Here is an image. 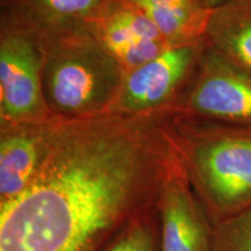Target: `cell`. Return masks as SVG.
Here are the masks:
<instances>
[{
  "label": "cell",
  "instance_id": "1",
  "mask_svg": "<svg viewBox=\"0 0 251 251\" xmlns=\"http://www.w3.org/2000/svg\"><path fill=\"white\" fill-rule=\"evenodd\" d=\"M181 166L165 111L52 119L35 176L0 207V251H102Z\"/></svg>",
  "mask_w": 251,
  "mask_h": 251
},
{
  "label": "cell",
  "instance_id": "2",
  "mask_svg": "<svg viewBox=\"0 0 251 251\" xmlns=\"http://www.w3.org/2000/svg\"><path fill=\"white\" fill-rule=\"evenodd\" d=\"M36 37L42 52L43 94L58 119L109 112L126 72L103 49L85 23L43 24L1 13Z\"/></svg>",
  "mask_w": 251,
  "mask_h": 251
},
{
  "label": "cell",
  "instance_id": "3",
  "mask_svg": "<svg viewBox=\"0 0 251 251\" xmlns=\"http://www.w3.org/2000/svg\"><path fill=\"white\" fill-rule=\"evenodd\" d=\"M185 175L212 225L251 206V125L171 114Z\"/></svg>",
  "mask_w": 251,
  "mask_h": 251
},
{
  "label": "cell",
  "instance_id": "4",
  "mask_svg": "<svg viewBox=\"0 0 251 251\" xmlns=\"http://www.w3.org/2000/svg\"><path fill=\"white\" fill-rule=\"evenodd\" d=\"M43 59L36 37L1 15L0 120L2 126L45 124L55 119L45 100Z\"/></svg>",
  "mask_w": 251,
  "mask_h": 251
},
{
  "label": "cell",
  "instance_id": "5",
  "mask_svg": "<svg viewBox=\"0 0 251 251\" xmlns=\"http://www.w3.org/2000/svg\"><path fill=\"white\" fill-rule=\"evenodd\" d=\"M172 115L225 124L251 125V74L206 46Z\"/></svg>",
  "mask_w": 251,
  "mask_h": 251
},
{
  "label": "cell",
  "instance_id": "6",
  "mask_svg": "<svg viewBox=\"0 0 251 251\" xmlns=\"http://www.w3.org/2000/svg\"><path fill=\"white\" fill-rule=\"evenodd\" d=\"M206 41L176 46L126 72L117 101L109 112L147 114L168 111L187 85L206 49Z\"/></svg>",
  "mask_w": 251,
  "mask_h": 251
},
{
  "label": "cell",
  "instance_id": "7",
  "mask_svg": "<svg viewBox=\"0 0 251 251\" xmlns=\"http://www.w3.org/2000/svg\"><path fill=\"white\" fill-rule=\"evenodd\" d=\"M85 24L125 72L176 47L159 33L151 19L130 0H106L97 14Z\"/></svg>",
  "mask_w": 251,
  "mask_h": 251
},
{
  "label": "cell",
  "instance_id": "8",
  "mask_svg": "<svg viewBox=\"0 0 251 251\" xmlns=\"http://www.w3.org/2000/svg\"><path fill=\"white\" fill-rule=\"evenodd\" d=\"M157 208L161 251H212L213 225L188 183L184 166L166 180Z\"/></svg>",
  "mask_w": 251,
  "mask_h": 251
},
{
  "label": "cell",
  "instance_id": "9",
  "mask_svg": "<svg viewBox=\"0 0 251 251\" xmlns=\"http://www.w3.org/2000/svg\"><path fill=\"white\" fill-rule=\"evenodd\" d=\"M50 121L1 127L0 207L17 199L35 176L45 156Z\"/></svg>",
  "mask_w": 251,
  "mask_h": 251
},
{
  "label": "cell",
  "instance_id": "10",
  "mask_svg": "<svg viewBox=\"0 0 251 251\" xmlns=\"http://www.w3.org/2000/svg\"><path fill=\"white\" fill-rule=\"evenodd\" d=\"M206 45L251 74V0H228L213 7Z\"/></svg>",
  "mask_w": 251,
  "mask_h": 251
},
{
  "label": "cell",
  "instance_id": "11",
  "mask_svg": "<svg viewBox=\"0 0 251 251\" xmlns=\"http://www.w3.org/2000/svg\"><path fill=\"white\" fill-rule=\"evenodd\" d=\"M172 46L205 40L213 7L206 0H130Z\"/></svg>",
  "mask_w": 251,
  "mask_h": 251
},
{
  "label": "cell",
  "instance_id": "12",
  "mask_svg": "<svg viewBox=\"0 0 251 251\" xmlns=\"http://www.w3.org/2000/svg\"><path fill=\"white\" fill-rule=\"evenodd\" d=\"M106 0H1V13L43 24L85 23Z\"/></svg>",
  "mask_w": 251,
  "mask_h": 251
},
{
  "label": "cell",
  "instance_id": "13",
  "mask_svg": "<svg viewBox=\"0 0 251 251\" xmlns=\"http://www.w3.org/2000/svg\"><path fill=\"white\" fill-rule=\"evenodd\" d=\"M102 251H161L157 206L131 220Z\"/></svg>",
  "mask_w": 251,
  "mask_h": 251
},
{
  "label": "cell",
  "instance_id": "14",
  "mask_svg": "<svg viewBox=\"0 0 251 251\" xmlns=\"http://www.w3.org/2000/svg\"><path fill=\"white\" fill-rule=\"evenodd\" d=\"M212 251H251V206L213 224Z\"/></svg>",
  "mask_w": 251,
  "mask_h": 251
},
{
  "label": "cell",
  "instance_id": "15",
  "mask_svg": "<svg viewBox=\"0 0 251 251\" xmlns=\"http://www.w3.org/2000/svg\"><path fill=\"white\" fill-rule=\"evenodd\" d=\"M206 1L208 2V4L211 5L212 7H216V6H219V5L224 4V2L228 1V0H206Z\"/></svg>",
  "mask_w": 251,
  "mask_h": 251
}]
</instances>
